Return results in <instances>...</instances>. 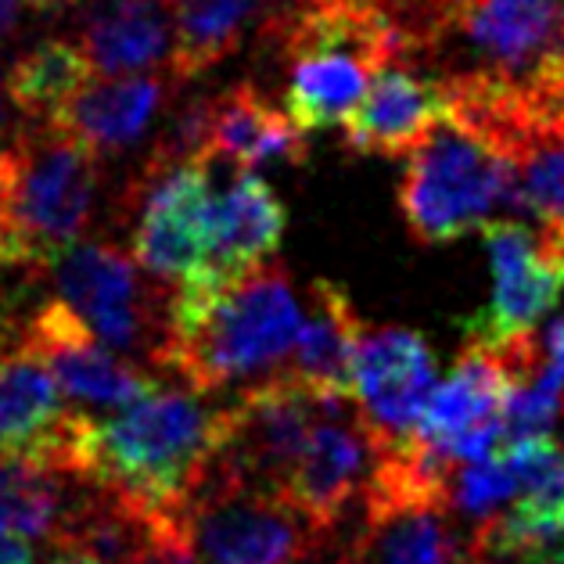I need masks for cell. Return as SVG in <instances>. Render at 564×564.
I'll list each match as a JSON object with an SVG mask.
<instances>
[{
  "mask_svg": "<svg viewBox=\"0 0 564 564\" xmlns=\"http://www.w3.org/2000/svg\"><path fill=\"white\" fill-rule=\"evenodd\" d=\"M518 492L521 486H518L514 464L503 449H497V453H489V457L467 460L464 467H457V475H453V511L489 521V518H497Z\"/></svg>",
  "mask_w": 564,
  "mask_h": 564,
  "instance_id": "obj_24",
  "label": "cell"
},
{
  "mask_svg": "<svg viewBox=\"0 0 564 564\" xmlns=\"http://www.w3.org/2000/svg\"><path fill=\"white\" fill-rule=\"evenodd\" d=\"M492 267V299L464 332L471 341H507L532 332L564 288V241L546 230H529L518 219H489L481 227Z\"/></svg>",
  "mask_w": 564,
  "mask_h": 564,
  "instance_id": "obj_11",
  "label": "cell"
},
{
  "mask_svg": "<svg viewBox=\"0 0 564 564\" xmlns=\"http://www.w3.org/2000/svg\"><path fill=\"white\" fill-rule=\"evenodd\" d=\"M449 116L446 90L438 79L414 73L410 65H384L370 84L364 105L341 127L356 155L406 159L429 141V133Z\"/></svg>",
  "mask_w": 564,
  "mask_h": 564,
  "instance_id": "obj_15",
  "label": "cell"
},
{
  "mask_svg": "<svg viewBox=\"0 0 564 564\" xmlns=\"http://www.w3.org/2000/svg\"><path fill=\"white\" fill-rule=\"evenodd\" d=\"M367 324L356 313L346 288L335 281H313L306 310H302V335L288 360V370L324 395H352V364Z\"/></svg>",
  "mask_w": 564,
  "mask_h": 564,
  "instance_id": "obj_19",
  "label": "cell"
},
{
  "mask_svg": "<svg viewBox=\"0 0 564 564\" xmlns=\"http://www.w3.org/2000/svg\"><path fill=\"white\" fill-rule=\"evenodd\" d=\"M500 449L511 457L518 471V500L532 511L564 514V453L546 435L507 443Z\"/></svg>",
  "mask_w": 564,
  "mask_h": 564,
  "instance_id": "obj_25",
  "label": "cell"
},
{
  "mask_svg": "<svg viewBox=\"0 0 564 564\" xmlns=\"http://www.w3.org/2000/svg\"><path fill=\"white\" fill-rule=\"evenodd\" d=\"M205 166L209 162H184L162 173L137 166L122 187L119 216L133 224L130 256L148 278L187 284L213 267L216 198Z\"/></svg>",
  "mask_w": 564,
  "mask_h": 564,
  "instance_id": "obj_8",
  "label": "cell"
},
{
  "mask_svg": "<svg viewBox=\"0 0 564 564\" xmlns=\"http://www.w3.org/2000/svg\"><path fill=\"white\" fill-rule=\"evenodd\" d=\"M98 68L79 47V40L51 36L22 51L8 73V98L19 108L22 122L51 127L73 105Z\"/></svg>",
  "mask_w": 564,
  "mask_h": 564,
  "instance_id": "obj_22",
  "label": "cell"
},
{
  "mask_svg": "<svg viewBox=\"0 0 564 564\" xmlns=\"http://www.w3.org/2000/svg\"><path fill=\"white\" fill-rule=\"evenodd\" d=\"M176 79L170 73H137V76H94L84 94L51 122L76 141H84L98 155H112L137 144L162 112Z\"/></svg>",
  "mask_w": 564,
  "mask_h": 564,
  "instance_id": "obj_16",
  "label": "cell"
},
{
  "mask_svg": "<svg viewBox=\"0 0 564 564\" xmlns=\"http://www.w3.org/2000/svg\"><path fill=\"white\" fill-rule=\"evenodd\" d=\"M19 4H22V0H0V40H4L11 30H15Z\"/></svg>",
  "mask_w": 564,
  "mask_h": 564,
  "instance_id": "obj_28",
  "label": "cell"
},
{
  "mask_svg": "<svg viewBox=\"0 0 564 564\" xmlns=\"http://www.w3.org/2000/svg\"><path fill=\"white\" fill-rule=\"evenodd\" d=\"M435 384V356L417 332L378 327L360 338L352 399L384 443H406L417 435Z\"/></svg>",
  "mask_w": 564,
  "mask_h": 564,
  "instance_id": "obj_13",
  "label": "cell"
},
{
  "mask_svg": "<svg viewBox=\"0 0 564 564\" xmlns=\"http://www.w3.org/2000/svg\"><path fill=\"white\" fill-rule=\"evenodd\" d=\"M181 525L198 564H306L327 540L284 497L241 486L216 464L191 489Z\"/></svg>",
  "mask_w": 564,
  "mask_h": 564,
  "instance_id": "obj_6",
  "label": "cell"
},
{
  "mask_svg": "<svg viewBox=\"0 0 564 564\" xmlns=\"http://www.w3.org/2000/svg\"><path fill=\"white\" fill-rule=\"evenodd\" d=\"M507 155L518 170L514 209H525L540 230L564 241V127L518 137Z\"/></svg>",
  "mask_w": 564,
  "mask_h": 564,
  "instance_id": "obj_23",
  "label": "cell"
},
{
  "mask_svg": "<svg viewBox=\"0 0 564 564\" xmlns=\"http://www.w3.org/2000/svg\"><path fill=\"white\" fill-rule=\"evenodd\" d=\"M47 564H98L94 557H87V554H79V550H58Z\"/></svg>",
  "mask_w": 564,
  "mask_h": 564,
  "instance_id": "obj_29",
  "label": "cell"
},
{
  "mask_svg": "<svg viewBox=\"0 0 564 564\" xmlns=\"http://www.w3.org/2000/svg\"><path fill=\"white\" fill-rule=\"evenodd\" d=\"M0 564H33V550L25 546L22 535L0 529Z\"/></svg>",
  "mask_w": 564,
  "mask_h": 564,
  "instance_id": "obj_26",
  "label": "cell"
},
{
  "mask_svg": "<svg viewBox=\"0 0 564 564\" xmlns=\"http://www.w3.org/2000/svg\"><path fill=\"white\" fill-rule=\"evenodd\" d=\"M4 263H15L11 256V245H8V230H4V202H0V267Z\"/></svg>",
  "mask_w": 564,
  "mask_h": 564,
  "instance_id": "obj_30",
  "label": "cell"
},
{
  "mask_svg": "<svg viewBox=\"0 0 564 564\" xmlns=\"http://www.w3.org/2000/svg\"><path fill=\"white\" fill-rule=\"evenodd\" d=\"M79 47L98 76L170 73L173 11L170 0H101L79 25Z\"/></svg>",
  "mask_w": 564,
  "mask_h": 564,
  "instance_id": "obj_18",
  "label": "cell"
},
{
  "mask_svg": "<svg viewBox=\"0 0 564 564\" xmlns=\"http://www.w3.org/2000/svg\"><path fill=\"white\" fill-rule=\"evenodd\" d=\"M76 0H22V8L30 11V15L36 19H54V15H62L65 8H73Z\"/></svg>",
  "mask_w": 564,
  "mask_h": 564,
  "instance_id": "obj_27",
  "label": "cell"
},
{
  "mask_svg": "<svg viewBox=\"0 0 564 564\" xmlns=\"http://www.w3.org/2000/svg\"><path fill=\"white\" fill-rule=\"evenodd\" d=\"M62 384L30 346L0 352V464L73 481L84 414L68 410Z\"/></svg>",
  "mask_w": 564,
  "mask_h": 564,
  "instance_id": "obj_12",
  "label": "cell"
},
{
  "mask_svg": "<svg viewBox=\"0 0 564 564\" xmlns=\"http://www.w3.org/2000/svg\"><path fill=\"white\" fill-rule=\"evenodd\" d=\"M403 162L399 213L417 245H449L486 227L500 205H514L511 155L453 112Z\"/></svg>",
  "mask_w": 564,
  "mask_h": 564,
  "instance_id": "obj_5",
  "label": "cell"
},
{
  "mask_svg": "<svg viewBox=\"0 0 564 564\" xmlns=\"http://www.w3.org/2000/svg\"><path fill=\"white\" fill-rule=\"evenodd\" d=\"M101 195V155L58 127L22 122L0 148V202L15 263L44 267L84 238Z\"/></svg>",
  "mask_w": 564,
  "mask_h": 564,
  "instance_id": "obj_4",
  "label": "cell"
},
{
  "mask_svg": "<svg viewBox=\"0 0 564 564\" xmlns=\"http://www.w3.org/2000/svg\"><path fill=\"white\" fill-rule=\"evenodd\" d=\"M424 54L449 112L500 151L564 127V0H429Z\"/></svg>",
  "mask_w": 564,
  "mask_h": 564,
  "instance_id": "obj_1",
  "label": "cell"
},
{
  "mask_svg": "<svg viewBox=\"0 0 564 564\" xmlns=\"http://www.w3.org/2000/svg\"><path fill=\"white\" fill-rule=\"evenodd\" d=\"M332 399L292 370L249 384L224 406V443L213 464L241 486L284 497L288 478Z\"/></svg>",
  "mask_w": 564,
  "mask_h": 564,
  "instance_id": "obj_9",
  "label": "cell"
},
{
  "mask_svg": "<svg viewBox=\"0 0 564 564\" xmlns=\"http://www.w3.org/2000/svg\"><path fill=\"white\" fill-rule=\"evenodd\" d=\"M288 213L267 181L249 170L238 173L224 198H216L213 267L219 273H245L273 263L284 241Z\"/></svg>",
  "mask_w": 564,
  "mask_h": 564,
  "instance_id": "obj_21",
  "label": "cell"
},
{
  "mask_svg": "<svg viewBox=\"0 0 564 564\" xmlns=\"http://www.w3.org/2000/svg\"><path fill=\"white\" fill-rule=\"evenodd\" d=\"M25 346L47 364L54 381L62 384V392L79 399V403L130 406L148 392L162 389L141 367H133L119 352L101 346L90 327L62 299L40 302L30 321V332H25Z\"/></svg>",
  "mask_w": 564,
  "mask_h": 564,
  "instance_id": "obj_14",
  "label": "cell"
},
{
  "mask_svg": "<svg viewBox=\"0 0 564 564\" xmlns=\"http://www.w3.org/2000/svg\"><path fill=\"white\" fill-rule=\"evenodd\" d=\"M381 446L384 438L367 424L356 399L335 395L288 478L284 500L299 507L321 532L335 535L349 507L364 497Z\"/></svg>",
  "mask_w": 564,
  "mask_h": 564,
  "instance_id": "obj_10",
  "label": "cell"
},
{
  "mask_svg": "<svg viewBox=\"0 0 564 564\" xmlns=\"http://www.w3.org/2000/svg\"><path fill=\"white\" fill-rule=\"evenodd\" d=\"M302 335V302L278 263L202 278L170 292L166 338L155 367L173 370L191 392L213 395L259 375H278Z\"/></svg>",
  "mask_w": 564,
  "mask_h": 564,
  "instance_id": "obj_2",
  "label": "cell"
},
{
  "mask_svg": "<svg viewBox=\"0 0 564 564\" xmlns=\"http://www.w3.org/2000/svg\"><path fill=\"white\" fill-rule=\"evenodd\" d=\"M0 127H4V108H0Z\"/></svg>",
  "mask_w": 564,
  "mask_h": 564,
  "instance_id": "obj_31",
  "label": "cell"
},
{
  "mask_svg": "<svg viewBox=\"0 0 564 564\" xmlns=\"http://www.w3.org/2000/svg\"><path fill=\"white\" fill-rule=\"evenodd\" d=\"M224 443V406L202 392L155 389L112 417L84 414L73 481L112 489L159 511H181Z\"/></svg>",
  "mask_w": 564,
  "mask_h": 564,
  "instance_id": "obj_3",
  "label": "cell"
},
{
  "mask_svg": "<svg viewBox=\"0 0 564 564\" xmlns=\"http://www.w3.org/2000/svg\"><path fill=\"white\" fill-rule=\"evenodd\" d=\"M54 292L84 321L94 338L112 352L148 356L166 338L170 292L144 281V270L122 245L108 238H79L51 263Z\"/></svg>",
  "mask_w": 564,
  "mask_h": 564,
  "instance_id": "obj_7",
  "label": "cell"
},
{
  "mask_svg": "<svg viewBox=\"0 0 564 564\" xmlns=\"http://www.w3.org/2000/svg\"><path fill=\"white\" fill-rule=\"evenodd\" d=\"M227 159L238 170L256 166H302L310 159L306 130L281 112L252 84L216 94L209 108V162Z\"/></svg>",
  "mask_w": 564,
  "mask_h": 564,
  "instance_id": "obj_17",
  "label": "cell"
},
{
  "mask_svg": "<svg viewBox=\"0 0 564 564\" xmlns=\"http://www.w3.org/2000/svg\"><path fill=\"white\" fill-rule=\"evenodd\" d=\"M288 0H170L173 11V58L176 84L205 76L241 47L245 33L263 22V30Z\"/></svg>",
  "mask_w": 564,
  "mask_h": 564,
  "instance_id": "obj_20",
  "label": "cell"
}]
</instances>
